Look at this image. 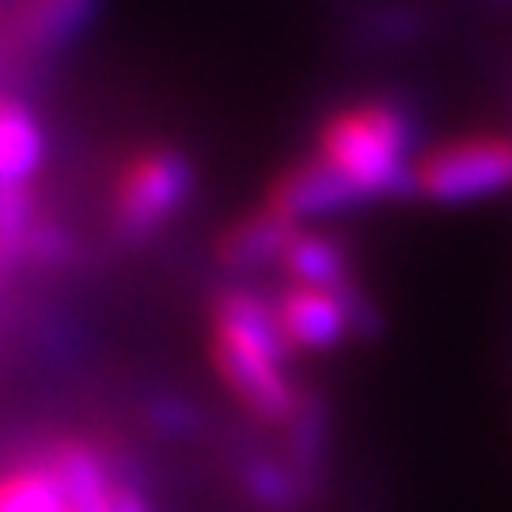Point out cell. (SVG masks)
I'll return each mask as SVG.
<instances>
[{
    "label": "cell",
    "mask_w": 512,
    "mask_h": 512,
    "mask_svg": "<svg viewBox=\"0 0 512 512\" xmlns=\"http://www.w3.org/2000/svg\"><path fill=\"white\" fill-rule=\"evenodd\" d=\"M4 4H8V0H0V12H4Z\"/></svg>",
    "instance_id": "11"
},
{
    "label": "cell",
    "mask_w": 512,
    "mask_h": 512,
    "mask_svg": "<svg viewBox=\"0 0 512 512\" xmlns=\"http://www.w3.org/2000/svg\"><path fill=\"white\" fill-rule=\"evenodd\" d=\"M414 141V118L399 103L353 99L315 126L308 148L323 156L365 205L410 194V171L418 160Z\"/></svg>",
    "instance_id": "2"
},
{
    "label": "cell",
    "mask_w": 512,
    "mask_h": 512,
    "mask_svg": "<svg viewBox=\"0 0 512 512\" xmlns=\"http://www.w3.org/2000/svg\"><path fill=\"white\" fill-rule=\"evenodd\" d=\"M512 190L509 133H467L421 148L410 171V194L437 205L482 202Z\"/></svg>",
    "instance_id": "4"
},
{
    "label": "cell",
    "mask_w": 512,
    "mask_h": 512,
    "mask_svg": "<svg viewBox=\"0 0 512 512\" xmlns=\"http://www.w3.org/2000/svg\"><path fill=\"white\" fill-rule=\"evenodd\" d=\"M270 308L293 353H330L346 342L357 323L349 289H319L289 281L281 293L270 296Z\"/></svg>",
    "instance_id": "7"
},
{
    "label": "cell",
    "mask_w": 512,
    "mask_h": 512,
    "mask_svg": "<svg viewBox=\"0 0 512 512\" xmlns=\"http://www.w3.org/2000/svg\"><path fill=\"white\" fill-rule=\"evenodd\" d=\"M353 205H361L357 190L311 148H304L296 160L281 167L262 194V209L293 228H308L311 220H323Z\"/></svg>",
    "instance_id": "6"
},
{
    "label": "cell",
    "mask_w": 512,
    "mask_h": 512,
    "mask_svg": "<svg viewBox=\"0 0 512 512\" xmlns=\"http://www.w3.org/2000/svg\"><path fill=\"white\" fill-rule=\"evenodd\" d=\"M277 270H285L289 281H296V285H319V289H346L349 281L342 247L323 232H311V224L296 228L289 236Z\"/></svg>",
    "instance_id": "9"
},
{
    "label": "cell",
    "mask_w": 512,
    "mask_h": 512,
    "mask_svg": "<svg viewBox=\"0 0 512 512\" xmlns=\"http://www.w3.org/2000/svg\"><path fill=\"white\" fill-rule=\"evenodd\" d=\"M99 0H8L0 12V69H31L69 50Z\"/></svg>",
    "instance_id": "5"
},
{
    "label": "cell",
    "mask_w": 512,
    "mask_h": 512,
    "mask_svg": "<svg viewBox=\"0 0 512 512\" xmlns=\"http://www.w3.org/2000/svg\"><path fill=\"white\" fill-rule=\"evenodd\" d=\"M209 365L220 387L258 421L296 414L293 346L277 327L270 296L224 289L209 308Z\"/></svg>",
    "instance_id": "1"
},
{
    "label": "cell",
    "mask_w": 512,
    "mask_h": 512,
    "mask_svg": "<svg viewBox=\"0 0 512 512\" xmlns=\"http://www.w3.org/2000/svg\"><path fill=\"white\" fill-rule=\"evenodd\" d=\"M114 512H156V505L148 501V494L133 482V478H122L118 497H114Z\"/></svg>",
    "instance_id": "10"
},
{
    "label": "cell",
    "mask_w": 512,
    "mask_h": 512,
    "mask_svg": "<svg viewBox=\"0 0 512 512\" xmlns=\"http://www.w3.org/2000/svg\"><path fill=\"white\" fill-rule=\"evenodd\" d=\"M190 194H194V164L183 148H141L129 156L110 183V232L129 247H141L183 213L190 205Z\"/></svg>",
    "instance_id": "3"
},
{
    "label": "cell",
    "mask_w": 512,
    "mask_h": 512,
    "mask_svg": "<svg viewBox=\"0 0 512 512\" xmlns=\"http://www.w3.org/2000/svg\"><path fill=\"white\" fill-rule=\"evenodd\" d=\"M50 133L23 95L0 88V190H31L46 164Z\"/></svg>",
    "instance_id": "8"
}]
</instances>
